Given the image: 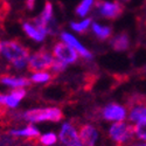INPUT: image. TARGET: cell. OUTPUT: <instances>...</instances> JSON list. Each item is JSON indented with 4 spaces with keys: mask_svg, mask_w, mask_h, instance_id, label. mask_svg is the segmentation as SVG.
I'll return each instance as SVG.
<instances>
[{
    "mask_svg": "<svg viewBox=\"0 0 146 146\" xmlns=\"http://www.w3.org/2000/svg\"><path fill=\"white\" fill-rule=\"evenodd\" d=\"M0 54L5 56L15 68H23L28 63L29 50L18 41H1Z\"/></svg>",
    "mask_w": 146,
    "mask_h": 146,
    "instance_id": "1",
    "label": "cell"
},
{
    "mask_svg": "<svg viewBox=\"0 0 146 146\" xmlns=\"http://www.w3.org/2000/svg\"><path fill=\"white\" fill-rule=\"evenodd\" d=\"M63 118L62 111L57 108H43V109H32L23 113V119L31 123H40V121H60Z\"/></svg>",
    "mask_w": 146,
    "mask_h": 146,
    "instance_id": "2",
    "label": "cell"
},
{
    "mask_svg": "<svg viewBox=\"0 0 146 146\" xmlns=\"http://www.w3.org/2000/svg\"><path fill=\"white\" fill-rule=\"evenodd\" d=\"M135 135L133 133V126L125 123V121H116L111 125L109 130V136L115 141L116 146H124Z\"/></svg>",
    "mask_w": 146,
    "mask_h": 146,
    "instance_id": "3",
    "label": "cell"
},
{
    "mask_svg": "<svg viewBox=\"0 0 146 146\" xmlns=\"http://www.w3.org/2000/svg\"><path fill=\"white\" fill-rule=\"evenodd\" d=\"M53 63H54L53 56L46 50H40L33 54L28 58V70L32 72L42 71L52 68Z\"/></svg>",
    "mask_w": 146,
    "mask_h": 146,
    "instance_id": "4",
    "label": "cell"
},
{
    "mask_svg": "<svg viewBox=\"0 0 146 146\" xmlns=\"http://www.w3.org/2000/svg\"><path fill=\"white\" fill-rule=\"evenodd\" d=\"M58 139L64 146H83L77 130L70 123H64L58 133Z\"/></svg>",
    "mask_w": 146,
    "mask_h": 146,
    "instance_id": "5",
    "label": "cell"
},
{
    "mask_svg": "<svg viewBox=\"0 0 146 146\" xmlns=\"http://www.w3.org/2000/svg\"><path fill=\"white\" fill-rule=\"evenodd\" d=\"M54 55L64 63H74L77 60V52L66 42H57L54 46Z\"/></svg>",
    "mask_w": 146,
    "mask_h": 146,
    "instance_id": "6",
    "label": "cell"
},
{
    "mask_svg": "<svg viewBox=\"0 0 146 146\" xmlns=\"http://www.w3.org/2000/svg\"><path fill=\"white\" fill-rule=\"evenodd\" d=\"M103 118L111 121H123L126 117V109L117 103H110L103 109Z\"/></svg>",
    "mask_w": 146,
    "mask_h": 146,
    "instance_id": "7",
    "label": "cell"
},
{
    "mask_svg": "<svg viewBox=\"0 0 146 146\" xmlns=\"http://www.w3.org/2000/svg\"><path fill=\"white\" fill-rule=\"evenodd\" d=\"M100 11L101 14L106 18V19H117L119 18L124 12V6L121 5L119 1H113V3H101L100 4Z\"/></svg>",
    "mask_w": 146,
    "mask_h": 146,
    "instance_id": "8",
    "label": "cell"
},
{
    "mask_svg": "<svg viewBox=\"0 0 146 146\" xmlns=\"http://www.w3.org/2000/svg\"><path fill=\"white\" fill-rule=\"evenodd\" d=\"M80 138L83 146H95L96 140L98 138V132L97 130L90 125V124H84L80 129Z\"/></svg>",
    "mask_w": 146,
    "mask_h": 146,
    "instance_id": "9",
    "label": "cell"
},
{
    "mask_svg": "<svg viewBox=\"0 0 146 146\" xmlns=\"http://www.w3.org/2000/svg\"><path fill=\"white\" fill-rule=\"evenodd\" d=\"M61 38H62V40L66 42V43H68L69 46H71L74 49L81 55V56H83V57H86V58H91L92 57V55H91V53L84 46H82L80 42H78V40L76 39V38H74L71 34H69V33H67V32H63L62 34H61Z\"/></svg>",
    "mask_w": 146,
    "mask_h": 146,
    "instance_id": "10",
    "label": "cell"
},
{
    "mask_svg": "<svg viewBox=\"0 0 146 146\" xmlns=\"http://www.w3.org/2000/svg\"><path fill=\"white\" fill-rule=\"evenodd\" d=\"M22 28H23L25 33L29 36L31 39H33L34 41H38V42L43 41L44 36L47 34V29H44V28H38V27H35L34 25H32V23H27V22L23 23Z\"/></svg>",
    "mask_w": 146,
    "mask_h": 146,
    "instance_id": "11",
    "label": "cell"
},
{
    "mask_svg": "<svg viewBox=\"0 0 146 146\" xmlns=\"http://www.w3.org/2000/svg\"><path fill=\"white\" fill-rule=\"evenodd\" d=\"M111 46L117 52H121V50H126L129 46H130V39L129 35L126 33H120L118 35H116L111 41Z\"/></svg>",
    "mask_w": 146,
    "mask_h": 146,
    "instance_id": "12",
    "label": "cell"
},
{
    "mask_svg": "<svg viewBox=\"0 0 146 146\" xmlns=\"http://www.w3.org/2000/svg\"><path fill=\"white\" fill-rule=\"evenodd\" d=\"M0 82L5 84V86H9L13 88L26 87L31 83V81L25 77H14V76H3L0 78Z\"/></svg>",
    "mask_w": 146,
    "mask_h": 146,
    "instance_id": "13",
    "label": "cell"
},
{
    "mask_svg": "<svg viewBox=\"0 0 146 146\" xmlns=\"http://www.w3.org/2000/svg\"><path fill=\"white\" fill-rule=\"evenodd\" d=\"M11 135L14 137H27V138H35L39 137L40 131L34 127L33 125H28L23 129H19V130H12Z\"/></svg>",
    "mask_w": 146,
    "mask_h": 146,
    "instance_id": "14",
    "label": "cell"
},
{
    "mask_svg": "<svg viewBox=\"0 0 146 146\" xmlns=\"http://www.w3.org/2000/svg\"><path fill=\"white\" fill-rule=\"evenodd\" d=\"M92 31L94 33L96 34V36L101 40H105L108 38H110L111 34H112V31L110 27H106V26H101L98 23L94 22L92 23Z\"/></svg>",
    "mask_w": 146,
    "mask_h": 146,
    "instance_id": "15",
    "label": "cell"
},
{
    "mask_svg": "<svg viewBox=\"0 0 146 146\" xmlns=\"http://www.w3.org/2000/svg\"><path fill=\"white\" fill-rule=\"evenodd\" d=\"M133 133L138 139L146 141V121H137V124L133 126Z\"/></svg>",
    "mask_w": 146,
    "mask_h": 146,
    "instance_id": "16",
    "label": "cell"
},
{
    "mask_svg": "<svg viewBox=\"0 0 146 146\" xmlns=\"http://www.w3.org/2000/svg\"><path fill=\"white\" fill-rule=\"evenodd\" d=\"M94 1L95 0H82L81 4L76 8V14L78 17H84L89 12L91 6L94 5Z\"/></svg>",
    "mask_w": 146,
    "mask_h": 146,
    "instance_id": "17",
    "label": "cell"
},
{
    "mask_svg": "<svg viewBox=\"0 0 146 146\" xmlns=\"http://www.w3.org/2000/svg\"><path fill=\"white\" fill-rule=\"evenodd\" d=\"M90 25H91V19H86L81 22H71L70 27H71V29H74L78 33H84Z\"/></svg>",
    "mask_w": 146,
    "mask_h": 146,
    "instance_id": "18",
    "label": "cell"
},
{
    "mask_svg": "<svg viewBox=\"0 0 146 146\" xmlns=\"http://www.w3.org/2000/svg\"><path fill=\"white\" fill-rule=\"evenodd\" d=\"M57 141V136L54 132H48L40 137V143L44 146H52Z\"/></svg>",
    "mask_w": 146,
    "mask_h": 146,
    "instance_id": "19",
    "label": "cell"
},
{
    "mask_svg": "<svg viewBox=\"0 0 146 146\" xmlns=\"http://www.w3.org/2000/svg\"><path fill=\"white\" fill-rule=\"evenodd\" d=\"M52 78V75L48 74V72L44 71H38V72H34L33 76H32V81L35 83H42V82H48Z\"/></svg>",
    "mask_w": 146,
    "mask_h": 146,
    "instance_id": "20",
    "label": "cell"
},
{
    "mask_svg": "<svg viewBox=\"0 0 146 146\" xmlns=\"http://www.w3.org/2000/svg\"><path fill=\"white\" fill-rule=\"evenodd\" d=\"M67 68V63H64L63 61H60V60H56L54 61V63H53V71L55 72V74H58V72H62L64 69Z\"/></svg>",
    "mask_w": 146,
    "mask_h": 146,
    "instance_id": "21",
    "label": "cell"
},
{
    "mask_svg": "<svg viewBox=\"0 0 146 146\" xmlns=\"http://www.w3.org/2000/svg\"><path fill=\"white\" fill-rule=\"evenodd\" d=\"M26 6H27V8H28L29 11L34 9V7H35V0H27Z\"/></svg>",
    "mask_w": 146,
    "mask_h": 146,
    "instance_id": "22",
    "label": "cell"
},
{
    "mask_svg": "<svg viewBox=\"0 0 146 146\" xmlns=\"http://www.w3.org/2000/svg\"><path fill=\"white\" fill-rule=\"evenodd\" d=\"M135 146H146V143H144V144H137Z\"/></svg>",
    "mask_w": 146,
    "mask_h": 146,
    "instance_id": "23",
    "label": "cell"
},
{
    "mask_svg": "<svg viewBox=\"0 0 146 146\" xmlns=\"http://www.w3.org/2000/svg\"><path fill=\"white\" fill-rule=\"evenodd\" d=\"M144 71H145V72H146V67H145V68H144Z\"/></svg>",
    "mask_w": 146,
    "mask_h": 146,
    "instance_id": "24",
    "label": "cell"
},
{
    "mask_svg": "<svg viewBox=\"0 0 146 146\" xmlns=\"http://www.w3.org/2000/svg\"><path fill=\"white\" fill-rule=\"evenodd\" d=\"M125 1H129V0H125Z\"/></svg>",
    "mask_w": 146,
    "mask_h": 146,
    "instance_id": "25",
    "label": "cell"
}]
</instances>
